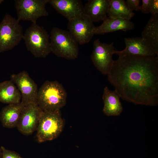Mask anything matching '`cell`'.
<instances>
[{"mask_svg": "<svg viewBox=\"0 0 158 158\" xmlns=\"http://www.w3.org/2000/svg\"><path fill=\"white\" fill-rule=\"evenodd\" d=\"M107 75L123 100L136 104L158 105V56L118 57Z\"/></svg>", "mask_w": 158, "mask_h": 158, "instance_id": "obj_1", "label": "cell"}, {"mask_svg": "<svg viewBox=\"0 0 158 158\" xmlns=\"http://www.w3.org/2000/svg\"><path fill=\"white\" fill-rule=\"evenodd\" d=\"M67 94L57 81H45L38 90L37 103L43 111L60 110L66 103Z\"/></svg>", "mask_w": 158, "mask_h": 158, "instance_id": "obj_2", "label": "cell"}, {"mask_svg": "<svg viewBox=\"0 0 158 158\" xmlns=\"http://www.w3.org/2000/svg\"><path fill=\"white\" fill-rule=\"evenodd\" d=\"M51 52L57 56L68 60L78 56V43L68 31L57 27L52 29L50 36Z\"/></svg>", "mask_w": 158, "mask_h": 158, "instance_id": "obj_3", "label": "cell"}, {"mask_svg": "<svg viewBox=\"0 0 158 158\" xmlns=\"http://www.w3.org/2000/svg\"><path fill=\"white\" fill-rule=\"evenodd\" d=\"M64 126L60 110L42 111L36 129L37 141L42 143L55 139L61 133Z\"/></svg>", "mask_w": 158, "mask_h": 158, "instance_id": "obj_4", "label": "cell"}, {"mask_svg": "<svg viewBox=\"0 0 158 158\" xmlns=\"http://www.w3.org/2000/svg\"><path fill=\"white\" fill-rule=\"evenodd\" d=\"M50 35L42 26L32 23L23 37L26 48L36 57H45L51 52Z\"/></svg>", "mask_w": 158, "mask_h": 158, "instance_id": "obj_5", "label": "cell"}, {"mask_svg": "<svg viewBox=\"0 0 158 158\" xmlns=\"http://www.w3.org/2000/svg\"><path fill=\"white\" fill-rule=\"evenodd\" d=\"M19 21L6 14L0 23V53L13 49L23 38V27Z\"/></svg>", "mask_w": 158, "mask_h": 158, "instance_id": "obj_6", "label": "cell"}, {"mask_svg": "<svg viewBox=\"0 0 158 158\" xmlns=\"http://www.w3.org/2000/svg\"><path fill=\"white\" fill-rule=\"evenodd\" d=\"M49 0H14L17 19L36 23L39 18L48 15L45 6Z\"/></svg>", "mask_w": 158, "mask_h": 158, "instance_id": "obj_7", "label": "cell"}, {"mask_svg": "<svg viewBox=\"0 0 158 158\" xmlns=\"http://www.w3.org/2000/svg\"><path fill=\"white\" fill-rule=\"evenodd\" d=\"M113 42L110 44L102 42L99 39L94 40L91 56L92 61L97 69L102 74L107 75L110 71L114 61Z\"/></svg>", "mask_w": 158, "mask_h": 158, "instance_id": "obj_8", "label": "cell"}, {"mask_svg": "<svg viewBox=\"0 0 158 158\" xmlns=\"http://www.w3.org/2000/svg\"><path fill=\"white\" fill-rule=\"evenodd\" d=\"M10 78L20 93L22 104L25 106L31 103H37V86L27 72L23 71L12 74Z\"/></svg>", "mask_w": 158, "mask_h": 158, "instance_id": "obj_9", "label": "cell"}, {"mask_svg": "<svg viewBox=\"0 0 158 158\" xmlns=\"http://www.w3.org/2000/svg\"><path fill=\"white\" fill-rule=\"evenodd\" d=\"M95 27L90 19L83 13L69 20L67 28L78 44L83 45L92 39L94 35L93 31Z\"/></svg>", "mask_w": 158, "mask_h": 158, "instance_id": "obj_10", "label": "cell"}, {"mask_svg": "<svg viewBox=\"0 0 158 158\" xmlns=\"http://www.w3.org/2000/svg\"><path fill=\"white\" fill-rule=\"evenodd\" d=\"M42 111L37 103L25 105L17 127L19 131L23 135H28L36 130Z\"/></svg>", "mask_w": 158, "mask_h": 158, "instance_id": "obj_11", "label": "cell"}, {"mask_svg": "<svg viewBox=\"0 0 158 158\" xmlns=\"http://www.w3.org/2000/svg\"><path fill=\"white\" fill-rule=\"evenodd\" d=\"M125 48L121 51L114 49L113 54L118 57L131 55L139 56H158L146 41L141 37H128L124 39Z\"/></svg>", "mask_w": 158, "mask_h": 158, "instance_id": "obj_12", "label": "cell"}, {"mask_svg": "<svg viewBox=\"0 0 158 158\" xmlns=\"http://www.w3.org/2000/svg\"><path fill=\"white\" fill-rule=\"evenodd\" d=\"M48 3L68 21L83 13L84 6L79 0H49Z\"/></svg>", "mask_w": 158, "mask_h": 158, "instance_id": "obj_13", "label": "cell"}, {"mask_svg": "<svg viewBox=\"0 0 158 158\" xmlns=\"http://www.w3.org/2000/svg\"><path fill=\"white\" fill-rule=\"evenodd\" d=\"M134 28V24L130 20L107 16L101 25L94 27L93 32L94 35H102L120 30L126 32Z\"/></svg>", "mask_w": 158, "mask_h": 158, "instance_id": "obj_14", "label": "cell"}, {"mask_svg": "<svg viewBox=\"0 0 158 158\" xmlns=\"http://www.w3.org/2000/svg\"><path fill=\"white\" fill-rule=\"evenodd\" d=\"M110 0H90L84 6L83 14L93 23L104 20L107 17Z\"/></svg>", "mask_w": 158, "mask_h": 158, "instance_id": "obj_15", "label": "cell"}, {"mask_svg": "<svg viewBox=\"0 0 158 158\" xmlns=\"http://www.w3.org/2000/svg\"><path fill=\"white\" fill-rule=\"evenodd\" d=\"M24 105L21 102L4 107L0 112V120L3 126L12 128L17 127Z\"/></svg>", "mask_w": 158, "mask_h": 158, "instance_id": "obj_16", "label": "cell"}, {"mask_svg": "<svg viewBox=\"0 0 158 158\" xmlns=\"http://www.w3.org/2000/svg\"><path fill=\"white\" fill-rule=\"evenodd\" d=\"M120 98L115 90H111L107 87L104 88L102 99L104 103L103 112L105 115L108 116L120 115L123 110Z\"/></svg>", "mask_w": 158, "mask_h": 158, "instance_id": "obj_17", "label": "cell"}, {"mask_svg": "<svg viewBox=\"0 0 158 158\" xmlns=\"http://www.w3.org/2000/svg\"><path fill=\"white\" fill-rule=\"evenodd\" d=\"M141 36L158 56V14L152 15Z\"/></svg>", "mask_w": 158, "mask_h": 158, "instance_id": "obj_18", "label": "cell"}, {"mask_svg": "<svg viewBox=\"0 0 158 158\" xmlns=\"http://www.w3.org/2000/svg\"><path fill=\"white\" fill-rule=\"evenodd\" d=\"M21 97L19 90L11 80L0 83V102L8 104L21 102Z\"/></svg>", "mask_w": 158, "mask_h": 158, "instance_id": "obj_19", "label": "cell"}, {"mask_svg": "<svg viewBox=\"0 0 158 158\" xmlns=\"http://www.w3.org/2000/svg\"><path fill=\"white\" fill-rule=\"evenodd\" d=\"M134 15L124 0H110L107 13L108 17L130 20Z\"/></svg>", "mask_w": 158, "mask_h": 158, "instance_id": "obj_20", "label": "cell"}, {"mask_svg": "<svg viewBox=\"0 0 158 158\" xmlns=\"http://www.w3.org/2000/svg\"><path fill=\"white\" fill-rule=\"evenodd\" d=\"M1 158H23L16 152L8 150L3 146H1Z\"/></svg>", "mask_w": 158, "mask_h": 158, "instance_id": "obj_21", "label": "cell"}, {"mask_svg": "<svg viewBox=\"0 0 158 158\" xmlns=\"http://www.w3.org/2000/svg\"><path fill=\"white\" fill-rule=\"evenodd\" d=\"M152 0H142V4L139 7V10L145 14H148L150 11Z\"/></svg>", "mask_w": 158, "mask_h": 158, "instance_id": "obj_22", "label": "cell"}, {"mask_svg": "<svg viewBox=\"0 0 158 158\" xmlns=\"http://www.w3.org/2000/svg\"><path fill=\"white\" fill-rule=\"evenodd\" d=\"M140 0H127L126 2L129 9L133 11L134 10L138 11L139 10Z\"/></svg>", "mask_w": 158, "mask_h": 158, "instance_id": "obj_23", "label": "cell"}, {"mask_svg": "<svg viewBox=\"0 0 158 158\" xmlns=\"http://www.w3.org/2000/svg\"><path fill=\"white\" fill-rule=\"evenodd\" d=\"M150 13L152 15L158 14V0H152Z\"/></svg>", "mask_w": 158, "mask_h": 158, "instance_id": "obj_24", "label": "cell"}, {"mask_svg": "<svg viewBox=\"0 0 158 158\" xmlns=\"http://www.w3.org/2000/svg\"><path fill=\"white\" fill-rule=\"evenodd\" d=\"M2 157V153L1 151V147L0 146V158H1Z\"/></svg>", "mask_w": 158, "mask_h": 158, "instance_id": "obj_25", "label": "cell"}, {"mask_svg": "<svg viewBox=\"0 0 158 158\" xmlns=\"http://www.w3.org/2000/svg\"><path fill=\"white\" fill-rule=\"evenodd\" d=\"M4 1V0H0V4Z\"/></svg>", "mask_w": 158, "mask_h": 158, "instance_id": "obj_26", "label": "cell"}]
</instances>
